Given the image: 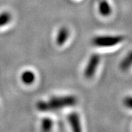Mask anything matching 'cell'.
Masks as SVG:
<instances>
[{"mask_svg": "<svg viewBox=\"0 0 132 132\" xmlns=\"http://www.w3.org/2000/svg\"><path fill=\"white\" fill-rule=\"evenodd\" d=\"M77 103V98L73 95L53 97L47 101H38L36 107L41 112H52L67 106H74Z\"/></svg>", "mask_w": 132, "mask_h": 132, "instance_id": "1", "label": "cell"}, {"mask_svg": "<svg viewBox=\"0 0 132 132\" xmlns=\"http://www.w3.org/2000/svg\"><path fill=\"white\" fill-rule=\"evenodd\" d=\"M125 38L122 35H101L93 39V44L98 47H112L123 42Z\"/></svg>", "mask_w": 132, "mask_h": 132, "instance_id": "2", "label": "cell"}, {"mask_svg": "<svg viewBox=\"0 0 132 132\" xmlns=\"http://www.w3.org/2000/svg\"><path fill=\"white\" fill-rule=\"evenodd\" d=\"M100 60H101V57L98 54H93L90 57V60L84 71V76L85 78L91 79L93 77V76L95 73V71L98 68Z\"/></svg>", "mask_w": 132, "mask_h": 132, "instance_id": "3", "label": "cell"}, {"mask_svg": "<svg viewBox=\"0 0 132 132\" xmlns=\"http://www.w3.org/2000/svg\"><path fill=\"white\" fill-rule=\"evenodd\" d=\"M68 122L71 125V128L73 131L80 132L81 131V126L80 117L77 112H71L69 114L68 117Z\"/></svg>", "mask_w": 132, "mask_h": 132, "instance_id": "4", "label": "cell"}, {"mask_svg": "<svg viewBox=\"0 0 132 132\" xmlns=\"http://www.w3.org/2000/svg\"><path fill=\"white\" fill-rule=\"evenodd\" d=\"M69 35H70V32H69V30L67 27H63L60 29L58 34H57V39H56V42H57V45L60 46H63L64 43L68 39Z\"/></svg>", "mask_w": 132, "mask_h": 132, "instance_id": "5", "label": "cell"}, {"mask_svg": "<svg viewBox=\"0 0 132 132\" xmlns=\"http://www.w3.org/2000/svg\"><path fill=\"white\" fill-rule=\"evenodd\" d=\"M98 9L100 14L104 17H107L112 13V7L106 0H102L100 2Z\"/></svg>", "mask_w": 132, "mask_h": 132, "instance_id": "6", "label": "cell"}, {"mask_svg": "<svg viewBox=\"0 0 132 132\" xmlns=\"http://www.w3.org/2000/svg\"><path fill=\"white\" fill-rule=\"evenodd\" d=\"M132 66V51L130 52L122 60L120 64V68L123 71H128Z\"/></svg>", "mask_w": 132, "mask_h": 132, "instance_id": "7", "label": "cell"}, {"mask_svg": "<svg viewBox=\"0 0 132 132\" xmlns=\"http://www.w3.org/2000/svg\"><path fill=\"white\" fill-rule=\"evenodd\" d=\"M21 81L25 85H31L35 79V76L32 71H25L21 74Z\"/></svg>", "mask_w": 132, "mask_h": 132, "instance_id": "8", "label": "cell"}, {"mask_svg": "<svg viewBox=\"0 0 132 132\" xmlns=\"http://www.w3.org/2000/svg\"><path fill=\"white\" fill-rule=\"evenodd\" d=\"M12 19V15L9 12H2L0 13V27H2L10 22Z\"/></svg>", "mask_w": 132, "mask_h": 132, "instance_id": "9", "label": "cell"}, {"mask_svg": "<svg viewBox=\"0 0 132 132\" xmlns=\"http://www.w3.org/2000/svg\"><path fill=\"white\" fill-rule=\"evenodd\" d=\"M52 126H53V121L52 119L48 118H45L43 119L41 122V128L43 131H50L52 128Z\"/></svg>", "mask_w": 132, "mask_h": 132, "instance_id": "10", "label": "cell"}, {"mask_svg": "<svg viewBox=\"0 0 132 132\" xmlns=\"http://www.w3.org/2000/svg\"><path fill=\"white\" fill-rule=\"evenodd\" d=\"M123 104L127 108L132 109V96H127L123 100Z\"/></svg>", "mask_w": 132, "mask_h": 132, "instance_id": "11", "label": "cell"}]
</instances>
